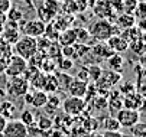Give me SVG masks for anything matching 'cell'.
<instances>
[{
	"label": "cell",
	"mask_w": 146,
	"mask_h": 137,
	"mask_svg": "<svg viewBox=\"0 0 146 137\" xmlns=\"http://www.w3.org/2000/svg\"><path fill=\"white\" fill-rule=\"evenodd\" d=\"M87 87H88V82L80 80V78L74 76L72 81L68 87V92L70 95L72 97H80V98H84L86 97V92H87Z\"/></svg>",
	"instance_id": "14"
},
{
	"label": "cell",
	"mask_w": 146,
	"mask_h": 137,
	"mask_svg": "<svg viewBox=\"0 0 146 137\" xmlns=\"http://www.w3.org/2000/svg\"><path fill=\"white\" fill-rule=\"evenodd\" d=\"M94 105H96V108L103 110V108H106V107H107V100H106V98H103V97H97V98L94 100Z\"/></svg>",
	"instance_id": "32"
},
{
	"label": "cell",
	"mask_w": 146,
	"mask_h": 137,
	"mask_svg": "<svg viewBox=\"0 0 146 137\" xmlns=\"http://www.w3.org/2000/svg\"><path fill=\"white\" fill-rule=\"evenodd\" d=\"M106 43H107V45L110 46V49H111L113 52H116V53H121V52H124V51L129 49V42H127L121 35H113V36H110L107 41H106Z\"/></svg>",
	"instance_id": "11"
},
{
	"label": "cell",
	"mask_w": 146,
	"mask_h": 137,
	"mask_svg": "<svg viewBox=\"0 0 146 137\" xmlns=\"http://www.w3.org/2000/svg\"><path fill=\"white\" fill-rule=\"evenodd\" d=\"M77 78H80V80L88 82V71H87V67H82L81 68V72L77 75Z\"/></svg>",
	"instance_id": "35"
},
{
	"label": "cell",
	"mask_w": 146,
	"mask_h": 137,
	"mask_svg": "<svg viewBox=\"0 0 146 137\" xmlns=\"http://www.w3.org/2000/svg\"><path fill=\"white\" fill-rule=\"evenodd\" d=\"M61 103H62V100L59 98L58 94H48V101H46V104H45L44 108L51 114L52 111L55 113V111L61 107Z\"/></svg>",
	"instance_id": "20"
},
{
	"label": "cell",
	"mask_w": 146,
	"mask_h": 137,
	"mask_svg": "<svg viewBox=\"0 0 146 137\" xmlns=\"http://www.w3.org/2000/svg\"><path fill=\"white\" fill-rule=\"evenodd\" d=\"M121 91H123V94H130V92H133L135 91V85L132 84V82H127V84H124V85H121Z\"/></svg>",
	"instance_id": "36"
},
{
	"label": "cell",
	"mask_w": 146,
	"mask_h": 137,
	"mask_svg": "<svg viewBox=\"0 0 146 137\" xmlns=\"http://www.w3.org/2000/svg\"><path fill=\"white\" fill-rule=\"evenodd\" d=\"M56 41L59 42L61 46H72L77 42V32L75 28H67L59 32V36Z\"/></svg>",
	"instance_id": "16"
},
{
	"label": "cell",
	"mask_w": 146,
	"mask_h": 137,
	"mask_svg": "<svg viewBox=\"0 0 146 137\" xmlns=\"http://www.w3.org/2000/svg\"><path fill=\"white\" fill-rule=\"evenodd\" d=\"M58 90V84H56V78L52 74H46L45 78V84L42 87V91H45L46 94H55Z\"/></svg>",
	"instance_id": "22"
},
{
	"label": "cell",
	"mask_w": 146,
	"mask_h": 137,
	"mask_svg": "<svg viewBox=\"0 0 146 137\" xmlns=\"http://www.w3.org/2000/svg\"><path fill=\"white\" fill-rule=\"evenodd\" d=\"M49 128H52V120L49 117H40L38 120V130L39 131H48Z\"/></svg>",
	"instance_id": "29"
},
{
	"label": "cell",
	"mask_w": 146,
	"mask_h": 137,
	"mask_svg": "<svg viewBox=\"0 0 146 137\" xmlns=\"http://www.w3.org/2000/svg\"><path fill=\"white\" fill-rule=\"evenodd\" d=\"M19 120L22 121L25 126L31 127V126L35 124V114H33L31 110H23L22 113H20V119H19Z\"/></svg>",
	"instance_id": "27"
},
{
	"label": "cell",
	"mask_w": 146,
	"mask_h": 137,
	"mask_svg": "<svg viewBox=\"0 0 146 137\" xmlns=\"http://www.w3.org/2000/svg\"><path fill=\"white\" fill-rule=\"evenodd\" d=\"M23 97H25V103L35 108H44L48 101V94L42 90H35L32 92L28 91Z\"/></svg>",
	"instance_id": "9"
},
{
	"label": "cell",
	"mask_w": 146,
	"mask_h": 137,
	"mask_svg": "<svg viewBox=\"0 0 146 137\" xmlns=\"http://www.w3.org/2000/svg\"><path fill=\"white\" fill-rule=\"evenodd\" d=\"M107 64H109V68L110 71H114V72H121L123 67H124V59H123V56L120 53H113L111 56L107 58Z\"/></svg>",
	"instance_id": "18"
},
{
	"label": "cell",
	"mask_w": 146,
	"mask_h": 137,
	"mask_svg": "<svg viewBox=\"0 0 146 137\" xmlns=\"http://www.w3.org/2000/svg\"><path fill=\"white\" fill-rule=\"evenodd\" d=\"M129 130H130L132 137H146V124L142 123V121L136 123V124L132 126Z\"/></svg>",
	"instance_id": "26"
},
{
	"label": "cell",
	"mask_w": 146,
	"mask_h": 137,
	"mask_svg": "<svg viewBox=\"0 0 146 137\" xmlns=\"http://www.w3.org/2000/svg\"><path fill=\"white\" fill-rule=\"evenodd\" d=\"M116 26L121 30L124 29H129V28H133L136 26V17L133 14H130L129 12L127 13H121L120 16H117L116 19Z\"/></svg>",
	"instance_id": "17"
},
{
	"label": "cell",
	"mask_w": 146,
	"mask_h": 137,
	"mask_svg": "<svg viewBox=\"0 0 146 137\" xmlns=\"http://www.w3.org/2000/svg\"><path fill=\"white\" fill-rule=\"evenodd\" d=\"M103 128L107 131H120V124L116 119V115H109L103 120Z\"/></svg>",
	"instance_id": "23"
},
{
	"label": "cell",
	"mask_w": 146,
	"mask_h": 137,
	"mask_svg": "<svg viewBox=\"0 0 146 137\" xmlns=\"http://www.w3.org/2000/svg\"><path fill=\"white\" fill-rule=\"evenodd\" d=\"M107 105L110 107V110H116L119 111L120 108H123V98H116V97H111L110 101H107Z\"/></svg>",
	"instance_id": "30"
},
{
	"label": "cell",
	"mask_w": 146,
	"mask_h": 137,
	"mask_svg": "<svg viewBox=\"0 0 146 137\" xmlns=\"http://www.w3.org/2000/svg\"><path fill=\"white\" fill-rule=\"evenodd\" d=\"M110 5L117 12H121L123 10V0H110Z\"/></svg>",
	"instance_id": "34"
},
{
	"label": "cell",
	"mask_w": 146,
	"mask_h": 137,
	"mask_svg": "<svg viewBox=\"0 0 146 137\" xmlns=\"http://www.w3.org/2000/svg\"><path fill=\"white\" fill-rule=\"evenodd\" d=\"M137 6V0H123V9H126L127 12L136 10Z\"/></svg>",
	"instance_id": "31"
},
{
	"label": "cell",
	"mask_w": 146,
	"mask_h": 137,
	"mask_svg": "<svg viewBox=\"0 0 146 137\" xmlns=\"http://www.w3.org/2000/svg\"><path fill=\"white\" fill-rule=\"evenodd\" d=\"M123 107L124 108H132V110H137L140 111L143 107V95L133 91L130 94H127L123 98Z\"/></svg>",
	"instance_id": "13"
},
{
	"label": "cell",
	"mask_w": 146,
	"mask_h": 137,
	"mask_svg": "<svg viewBox=\"0 0 146 137\" xmlns=\"http://www.w3.org/2000/svg\"><path fill=\"white\" fill-rule=\"evenodd\" d=\"M94 13L100 19H106V20H109V19L113 16V13H114V9L110 5V0H98L97 5L94 6Z\"/></svg>",
	"instance_id": "15"
},
{
	"label": "cell",
	"mask_w": 146,
	"mask_h": 137,
	"mask_svg": "<svg viewBox=\"0 0 146 137\" xmlns=\"http://www.w3.org/2000/svg\"><path fill=\"white\" fill-rule=\"evenodd\" d=\"M13 53L23 58V59L29 61L31 58L38 52V45H36V38H31V36H20L17 41L13 43Z\"/></svg>",
	"instance_id": "2"
},
{
	"label": "cell",
	"mask_w": 146,
	"mask_h": 137,
	"mask_svg": "<svg viewBox=\"0 0 146 137\" xmlns=\"http://www.w3.org/2000/svg\"><path fill=\"white\" fill-rule=\"evenodd\" d=\"M87 71H88V81H93V82H97V80L101 76V67L97 65V64H91L87 67Z\"/></svg>",
	"instance_id": "24"
},
{
	"label": "cell",
	"mask_w": 146,
	"mask_h": 137,
	"mask_svg": "<svg viewBox=\"0 0 146 137\" xmlns=\"http://www.w3.org/2000/svg\"><path fill=\"white\" fill-rule=\"evenodd\" d=\"M7 58L5 56H0V72H5V68H6V64H7Z\"/></svg>",
	"instance_id": "38"
},
{
	"label": "cell",
	"mask_w": 146,
	"mask_h": 137,
	"mask_svg": "<svg viewBox=\"0 0 146 137\" xmlns=\"http://www.w3.org/2000/svg\"><path fill=\"white\" fill-rule=\"evenodd\" d=\"M29 91V82L25 80L23 76H12L10 81L6 85V92L15 98L23 97Z\"/></svg>",
	"instance_id": "5"
},
{
	"label": "cell",
	"mask_w": 146,
	"mask_h": 137,
	"mask_svg": "<svg viewBox=\"0 0 146 137\" xmlns=\"http://www.w3.org/2000/svg\"><path fill=\"white\" fill-rule=\"evenodd\" d=\"M55 78H56L58 90H61V91H68V87H70V84H71V81H72L74 76H71L68 72H58V74L55 75Z\"/></svg>",
	"instance_id": "19"
},
{
	"label": "cell",
	"mask_w": 146,
	"mask_h": 137,
	"mask_svg": "<svg viewBox=\"0 0 146 137\" xmlns=\"http://www.w3.org/2000/svg\"><path fill=\"white\" fill-rule=\"evenodd\" d=\"M45 26H46V23L42 22L40 19H32V20H28L22 26V32L25 36L39 38L45 33Z\"/></svg>",
	"instance_id": "8"
},
{
	"label": "cell",
	"mask_w": 146,
	"mask_h": 137,
	"mask_svg": "<svg viewBox=\"0 0 146 137\" xmlns=\"http://www.w3.org/2000/svg\"><path fill=\"white\" fill-rule=\"evenodd\" d=\"M56 67L61 72H67L70 69L74 68V61L71 59V58H64V56H61L58 62H56Z\"/></svg>",
	"instance_id": "25"
},
{
	"label": "cell",
	"mask_w": 146,
	"mask_h": 137,
	"mask_svg": "<svg viewBox=\"0 0 146 137\" xmlns=\"http://www.w3.org/2000/svg\"><path fill=\"white\" fill-rule=\"evenodd\" d=\"M101 137H123V134L120 131H107V130H104L101 133Z\"/></svg>",
	"instance_id": "37"
},
{
	"label": "cell",
	"mask_w": 146,
	"mask_h": 137,
	"mask_svg": "<svg viewBox=\"0 0 146 137\" xmlns=\"http://www.w3.org/2000/svg\"><path fill=\"white\" fill-rule=\"evenodd\" d=\"M86 105H87V103H86L84 98L72 97V95H70L68 98H65L61 103V107H62V110H64V113L67 115H80L86 110Z\"/></svg>",
	"instance_id": "6"
},
{
	"label": "cell",
	"mask_w": 146,
	"mask_h": 137,
	"mask_svg": "<svg viewBox=\"0 0 146 137\" xmlns=\"http://www.w3.org/2000/svg\"><path fill=\"white\" fill-rule=\"evenodd\" d=\"M26 68H28V61L13 53V55L9 58L7 64H6L5 74H6L9 78H12V76H22Z\"/></svg>",
	"instance_id": "4"
},
{
	"label": "cell",
	"mask_w": 146,
	"mask_h": 137,
	"mask_svg": "<svg viewBox=\"0 0 146 137\" xmlns=\"http://www.w3.org/2000/svg\"><path fill=\"white\" fill-rule=\"evenodd\" d=\"M90 36H93L96 41L98 42H106L107 39L113 35H119V28L111 25L110 20H106V19H98L96 20L91 28H90Z\"/></svg>",
	"instance_id": "1"
},
{
	"label": "cell",
	"mask_w": 146,
	"mask_h": 137,
	"mask_svg": "<svg viewBox=\"0 0 146 137\" xmlns=\"http://www.w3.org/2000/svg\"><path fill=\"white\" fill-rule=\"evenodd\" d=\"M12 7V2L10 0H0V12L7 13V10Z\"/></svg>",
	"instance_id": "33"
},
{
	"label": "cell",
	"mask_w": 146,
	"mask_h": 137,
	"mask_svg": "<svg viewBox=\"0 0 146 137\" xmlns=\"http://www.w3.org/2000/svg\"><path fill=\"white\" fill-rule=\"evenodd\" d=\"M6 17H7V20H10V22H19V20H22V17H23V13L20 12L19 9H16V7H10L9 10H7V13H6Z\"/></svg>",
	"instance_id": "28"
},
{
	"label": "cell",
	"mask_w": 146,
	"mask_h": 137,
	"mask_svg": "<svg viewBox=\"0 0 146 137\" xmlns=\"http://www.w3.org/2000/svg\"><path fill=\"white\" fill-rule=\"evenodd\" d=\"M6 123H7V119H5L3 115H0V134L3 133V130L6 127Z\"/></svg>",
	"instance_id": "39"
},
{
	"label": "cell",
	"mask_w": 146,
	"mask_h": 137,
	"mask_svg": "<svg viewBox=\"0 0 146 137\" xmlns=\"http://www.w3.org/2000/svg\"><path fill=\"white\" fill-rule=\"evenodd\" d=\"M16 114V107L13 105V103L10 101H0V115H3L5 119H10Z\"/></svg>",
	"instance_id": "21"
},
{
	"label": "cell",
	"mask_w": 146,
	"mask_h": 137,
	"mask_svg": "<svg viewBox=\"0 0 146 137\" xmlns=\"http://www.w3.org/2000/svg\"><path fill=\"white\" fill-rule=\"evenodd\" d=\"M90 53L96 58L97 61H106L109 56H111L114 52L110 49V46L106 43V42H100L94 46L90 48Z\"/></svg>",
	"instance_id": "12"
},
{
	"label": "cell",
	"mask_w": 146,
	"mask_h": 137,
	"mask_svg": "<svg viewBox=\"0 0 146 137\" xmlns=\"http://www.w3.org/2000/svg\"><path fill=\"white\" fill-rule=\"evenodd\" d=\"M116 119L121 128H130L136 123L140 121V111L132 108H120L116 114Z\"/></svg>",
	"instance_id": "3"
},
{
	"label": "cell",
	"mask_w": 146,
	"mask_h": 137,
	"mask_svg": "<svg viewBox=\"0 0 146 137\" xmlns=\"http://www.w3.org/2000/svg\"><path fill=\"white\" fill-rule=\"evenodd\" d=\"M121 80V74L120 72H114V71H103L101 72V76L97 80V90L98 88H110L113 85H116L117 82H120Z\"/></svg>",
	"instance_id": "10"
},
{
	"label": "cell",
	"mask_w": 146,
	"mask_h": 137,
	"mask_svg": "<svg viewBox=\"0 0 146 137\" xmlns=\"http://www.w3.org/2000/svg\"><path fill=\"white\" fill-rule=\"evenodd\" d=\"M2 136L3 137H29L28 126H25L20 120H7Z\"/></svg>",
	"instance_id": "7"
},
{
	"label": "cell",
	"mask_w": 146,
	"mask_h": 137,
	"mask_svg": "<svg viewBox=\"0 0 146 137\" xmlns=\"http://www.w3.org/2000/svg\"><path fill=\"white\" fill-rule=\"evenodd\" d=\"M7 22V17H6V13H3V12H0V26L3 28V25Z\"/></svg>",
	"instance_id": "40"
}]
</instances>
